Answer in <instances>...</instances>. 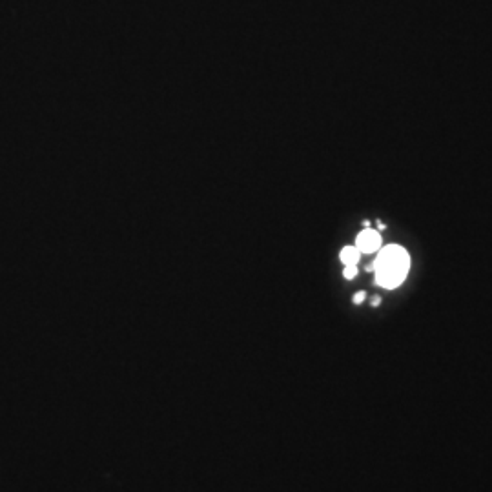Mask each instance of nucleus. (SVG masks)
<instances>
[{
  "instance_id": "nucleus-5",
  "label": "nucleus",
  "mask_w": 492,
  "mask_h": 492,
  "mask_svg": "<svg viewBox=\"0 0 492 492\" xmlns=\"http://www.w3.org/2000/svg\"><path fill=\"white\" fill-rule=\"evenodd\" d=\"M363 299H365V292H357V294L354 295V303L355 304L363 303Z\"/></svg>"
},
{
  "instance_id": "nucleus-3",
  "label": "nucleus",
  "mask_w": 492,
  "mask_h": 492,
  "mask_svg": "<svg viewBox=\"0 0 492 492\" xmlns=\"http://www.w3.org/2000/svg\"><path fill=\"white\" fill-rule=\"evenodd\" d=\"M360 257L361 252L355 248V246H345V248L341 250V253H339V259H341V263L345 266H357Z\"/></svg>"
},
{
  "instance_id": "nucleus-2",
  "label": "nucleus",
  "mask_w": 492,
  "mask_h": 492,
  "mask_svg": "<svg viewBox=\"0 0 492 492\" xmlns=\"http://www.w3.org/2000/svg\"><path fill=\"white\" fill-rule=\"evenodd\" d=\"M355 248L361 253H376L381 248V234L372 228H365L357 239H355Z\"/></svg>"
},
{
  "instance_id": "nucleus-6",
  "label": "nucleus",
  "mask_w": 492,
  "mask_h": 492,
  "mask_svg": "<svg viewBox=\"0 0 492 492\" xmlns=\"http://www.w3.org/2000/svg\"><path fill=\"white\" fill-rule=\"evenodd\" d=\"M379 297H374V299H372V304H374V307H377V304H379Z\"/></svg>"
},
{
  "instance_id": "nucleus-1",
  "label": "nucleus",
  "mask_w": 492,
  "mask_h": 492,
  "mask_svg": "<svg viewBox=\"0 0 492 492\" xmlns=\"http://www.w3.org/2000/svg\"><path fill=\"white\" fill-rule=\"evenodd\" d=\"M411 270V256L399 244H389L379 248L374 263L376 282L383 288H398L408 275Z\"/></svg>"
},
{
  "instance_id": "nucleus-4",
  "label": "nucleus",
  "mask_w": 492,
  "mask_h": 492,
  "mask_svg": "<svg viewBox=\"0 0 492 492\" xmlns=\"http://www.w3.org/2000/svg\"><path fill=\"white\" fill-rule=\"evenodd\" d=\"M343 275L347 279H354L355 275H357V266H345V272H343Z\"/></svg>"
}]
</instances>
